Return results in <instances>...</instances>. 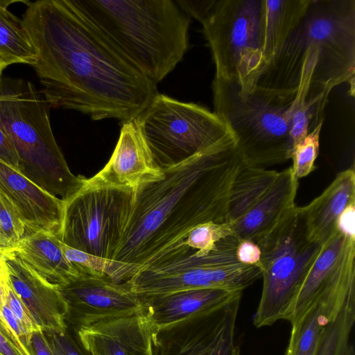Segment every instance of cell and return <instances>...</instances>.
Instances as JSON below:
<instances>
[{
  "label": "cell",
  "mask_w": 355,
  "mask_h": 355,
  "mask_svg": "<svg viewBox=\"0 0 355 355\" xmlns=\"http://www.w3.org/2000/svg\"><path fill=\"white\" fill-rule=\"evenodd\" d=\"M22 21L36 51L33 66L49 105L93 120L135 119L158 94L73 3L28 1Z\"/></svg>",
  "instance_id": "6da1fadb"
},
{
  "label": "cell",
  "mask_w": 355,
  "mask_h": 355,
  "mask_svg": "<svg viewBox=\"0 0 355 355\" xmlns=\"http://www.w3.org/2000/svg\"><path fill=\"white\" fill-rule=\"evenodd\" d=\"M243 161L230 132L190 158L162 168L136 190L134 209L114 260L151 264L180 245L195 227L227 222L230 191Z\"/></svg>",
  "instance_id": "7a4b0ae2"
},
{
  "label": "cell",
  "mask_w": 355,
  "mask_h": 355,
  "mask_svg": "<svg viewBox=\"0 0 355 355\" xmlns=\"http://www.w3.org/2000/svg\"><path fill=\"white\" fill-rule=\"evenodd\" d=\"M147 78L157 85L182 60L190 17L172 0H72Z\"/></svg>",
  "instance_id": "3957f363"
},
{
  "label": "cell",
  "mask_w": 355,
  "mask_h": 355,
  "mask_svg": "<svg viewBox=\"0 0 355 355\" xmlns=\"http://www.w3.org/2000/svg\"><path fill=\"white\" fill-rule=\"evenodd\" d=\"M49 103L29 81L0 79V127L19 157L20 172L51 195L70 200L86 178L73 175L52 132Z\"/></svg>",
  "instance_id": "277c9868"
},
{
  "label": "cell",
  "mask_w": 355,
  "mask_h": 355,
  "mask_svg": "<svg viewBox=\"0 0 355 355\" xmlns=\"http://www.w3.org/2000/svg\"><path fill=\"white\" fill-rule=\"evenodd\" d=\"M214 112L233 134L243 163L266 168L291 159L290 110L297 93L258 85L241 92L234 80L214 78Z\"/></svg>",
  "instance_id": "5b68a950"
},
{
  "label": "cell",
  "mask_w": 355,
  "mask_h": 355,
  "mask_svg": "<svg viewBox=\"0 0 355 355\" xmlns=\"http://www.w3.org/2000/svg\"><path fill=\"white\" fill-rule=\"evenodd\" d=\"M234 235L205 252L180 245L151 264L143 266L129 281L142 300L189 289L243 291L261 277L259 266L241 263Z\"/></svg>",
  "instance_id": "8992f818"
},
{
  "label": "cell",
  "mask_w": 355,
  "mask_h": 355,
  "mask_svg": "<svg viewBox=\"0 0 355 355\" xmlns=\"http://www.w3.org/2000/svg\"><path fill=\"white\" fill-rule=\"evenodd\" d=\"M261 9L262 0H202L193 15L210 48L214 78L236 81L241 92L256 85L264 66Z\"/></svg>",
  "instance_id": "52a82bcc"
},
{
  "label": "cell",
  "mask_w": 355,
  "mask_h": 355,
  "mask_svg": "<svg viewBox=\"0 0 355 355\" xmlns=\"http://www.w3.org/2000/svg\"><path fill=\"white\" fill-rule=\"evenodd\" d=\"M256 243L261 251L263 290L253 323L259 328L287 319L321 245L308 240L296 205Z\"/></svg>",
  "instance_id": "ba28073f"
},
{
  "label": "cell",
  "mask_w": 355,
  "mask_h": 355,
  "mask_svg": "<svg viewBox=\"0 0 355 355\" xmlns=\"http://www.w3.org/2000/svg\"><path fill=\"white\" fill-rule=\"evenodd\" d=\"M135 120L160 169L190 158L231 132L214 112L161 94Z\"/></svg>",
  "instance_id": "9c48e42d"
},
{
  "label": "cell",
  "mask_w": 355,
  "mask_h": 355,
  "mask_svg": "<svg viewBox=\"0 0 355 355\" xmlns=\"http://www.w3.org/2000/svg\"><path fill=\"white\" fill-rule=\"evenodd\" d=\"M136 191L93 183L88 179L64 202L58 239L91 255L113 259L132 216Z\"/></svg>",
  "instance_id": "30bf717a"
},
{
  "label": "cell",
  "mask_w": 355,
  "mask_h": 355,
  "mask_svg": "<svg viewBox=\"0 0 355 355\" xmlns=\"http://www.w3.org/2000/svg\"><path fill=\"white\" fill-rule=\"evenodd\" d=\"M355 291V239L336 228L321 244L306 270L286 319L296 325L315 302L328 322L334 320L346 298Z\"/></svg>",
  "instance_id": "8fae6325"
},
{
  "label": "cell",
  "mask_w": 355,
  "mask_h": 355,
  "mask_svg": "<svg viewBox=\"0 0 355 355\" xmlns=\"http://www.w3.org/2000/svg\"><path fill=\"white\" fill-rule=\"evenodd\" d=\"M57 286L65 304V322L73 332L100 321L137 315L146 310L144 302L133 291L129 281L119 284L104 275L79 272Z\"/></svg>",
  "instance_id": "7c38bea8"
},
{
  "label": "cell",
  "mask_w": 355,
  "mask_h": 355,
  "mask_svg": "<svg viewBox=\"0 0 355 355\" xmlns=\"http://www.w3.org/2000/svg\"><path fill=\"white\" fill-rule=\"evenodd\" d=\"M240 292L228 301L168 330L157 338L164 355H239L234 343V329Z\"/></svg>",
  "instance_id": "4fadbf2b"
},
{
  "label": "cell",
  "mask_w": 355,
  "mask_h": 355,
  "mask_svg": "<svg viewBox=\"0 0 355 355\" xmlns=\"http://www.w3.org/2000/svg\"><path fill=\"white\" fill-rule=\"evenodd\" d=\"M73 334L88 355H148L158 335L146 310L83 327Z\"/></svg>",
  "instance_id": "5bb4252c"
},
{
  "label": "cell",
  "mask_w": 355,
  "mask_h": 355,
  "mask_svg": "<svg viewBox=\"0 0 355 355\" xmlns=\"http://www.w3.org/2000/svg\"><path fill=\"white\" fill-rule=\"evenodd\" d=\"M0 191L17 209L26 234L44 231L58 237L63 221L64 202L41 189L17 168L1 159Z\"/></svg>",
  "instance_id": "9a60e30c"
},
{
  "label": "cell",
  "mask_w": 355,
  "mask_h": 355,
  "mask_svg": "<svg viewBox=\"0 0 355 355\" xmlns=\"http://www.w3.org/2000/svg\"><path fill=\"white\" fill-rule=\"evenodd\" d=\"M162 177L135 119L122 123L113 153L96 175L88 179L93 183L135 191L144 184Z\"/></svg>",
  "instance_id": "2e32d148"
},
{
  "label": "cell",
  "mask_w": 355,
  "mask_h": 355,
  "mask_svg": "<svg viewBox=\"0 0 355 355\" xmlns=\"http://www.w3.org/2000/svg\"><path fill=\"white\" fill-rule=\"evenodd\" d=\"M11 285L43 332H65V304L53 284L10 250L6 254Z\"/></svg>",
  "instance_id": "e0dca14e"
},
{
  "label": "cell",
  "mask_w": 355,
  "mask_h": 355,
  "mask_svg": "<svg viewBox=\"0 0 355 355\" xmlns=\"http://www.w3.org/2000/svg\"><path fill=\"white\" fill-rule=\"evenodd\" d=\"M297 187L291 166L279 171L275 182L259 201L239 219L229 223L233 234L240 240L257 243L295 206Z\"/></svg>",
  "instance_id": "ac0fdd59"
},
{
  "label": "cell",
  "mask_w": 355,
  "mask_h": 355,
  "mask_svg": "<svg viewBox=\"0 0 355 355\" xmlns=\"http://www.w3.org/2000/svg\"><path fill=\"white\" fill-rule=\"evenodd\" d=\"M355 202L354 168L338 173L334 180L311 202L297 207L308 240L323 243L336 230V221L344 209Z\"/></svg>",
  "instance_id": "d6986e66"
},
{
  "label": "cell",
  "mask_w": 355,
  "mask_h": 355,
  "mask_svg": "<svg viewBox=\"0 0 355 355\" xmlns=\"http://www.w3.org/2000/svg\"><path fill=\"white\" fill-rule=\"evenodd\" d=\"M243 291L184 290L143 300L157 332L168 330L228 301Z\"/></svg>",
  "instance_id": "ffe728a7"
},
{
  "label": "cell",
  "mask_w": 355,
  "mask_h": 355,
  "mask_svg": "<svg viewBox=\"0 0 355 355\" xmlns=\"http://www.w3.org/2000/svg\"><path fill=\"white\" fill-rule=\"evenodd\" d=\"M16 255L41 276L53 284H64L79 275L66 258L60 240L50 232L26 234L13 250Z\"/></svg>",
  "instance_id": "44dd1931"
},
{
  "label": "cell",
  "mask_w": 355,
  "mask_h": 355,
  "mask_svg": "<svg viewBox=\"0 0 355 355\" xmlns=\"http://www.w3.org/2000/svg\"><path fill=\"white\" fill-rule=\"evenodd\" d=\"M311 3V0H262L261 34L264 66L300 24Z\"/></svg>",
  "instance_id": "7402d4cb"
},
{
  "label": "cell",
  "mask_w": 355,
  "mask_h": 355,
  "mask_svg": "<svg viewBox=\"0 0 355 355\" xmlns=\"http://www.w3.org/2000/svg\"><path fill=\"white\" fill-rule=\"evenodd\" d=\"M279 171L241 166L233 182L227 222L232 223L250 209L275 182Z\"/></svg>",
  "instance_id": "603a6c76"
},
{
  "label": "cell",
  "mask_w": 355,
  "mask_h": 355,
  "mask_svg": "<svg viewBox=\"0 0 355 355\" xmlns=\"http://www.w3.org/2000/svg\"><path fill=\"white\" fill-rule=\"evenodd\" d=\"M15 1H0V58L9 66L36 62V51L22 19L8 6Z\"/></svg>",
  "instance_id": "cb8c5ba5"
},
{
  "label": "cell",
  "mask_w": 355,
  "mask_h": 355,
  "mask_svg": "<svg viewBox=\"0 0 355 355\" xmlns=\"http://www.w3.org/2000/svg\"><path fill=\"white\" fill-rule=\"evenodd\" d=\"M355 321V291L346 298L336 317L321 330L313 355H354L349 335Z\"/></svg>",
  "instance_id": "d4e9b609"
},
{
  "label": "cell",
  "mask_w": 355,
  "mask_h": 355,
  "mask_svg": "<svg viewBox=\"0 0 355 355\" xmlns=\"http://www.w3.org/2000/svg\"><path fill=\"white\" fill-rule=\"evenodd\" d=\"M60 248L66 258L79 272L104 275L119 284L130 281L143 266L91 255L73 249L61 241Z\"/></svg>",
  "instance_id": "484cf974"
},
{
  "label": "cell",
  "mask_w": 355,
  "mask_h": 355,
  "mask_svg": "<svg viewBox=\"0 0 355 355\" xmlns=\"http://www.w3.org/2000/svg\"><path fill=\"white\" fill-rule=\"evenodd\" d=\"M327 324L318 302L314 303L301 320L292 327L285 355H313L322 327Z\"/></svg>",
  "instance_id": "4316f807"
},
{
  "label": "cell",
  "mask_w": 355,
  "mask_h": 355,
  "mask_svg": "<svg viewBox=\"0 0 355 355\" xmlns=\"http://www.w3.org/2000/svg\"><path fill=\"white\" fill-rule=\"evenodd\" d=\"M322 124L309 132L293 149L291 159L295 178L299 180L315 169V162L319 153L320 135Z\"/></svg>",
  "instance_id": "83f0119b"
},
{
  "label": "cell",
  "mask_w": 355,
  "mask_h": 355,
  "mask_svg": "<svg viewBox=\"0 0 355 355\" xmlns=\"http://www.w3.org/2000/svg\"><path fill=\"white\" fill-rule=\"evenodd\" d=\"M230 235L234 234L229 223H206L193 228L178 246L184 245L191 250L205 252L211 250L219 241Z\"/></svg>",
  "instance_id": "f1b7e54d"
},
{
  "label": "cell",
  "mask_w": 355,
  "mask_h": 355,
  "mask_svg": "<svg viewBox=\"0 0 355 355\" xmlns=\"http://www.w3.org/2000/svg\"><path fill=\"white\" fill-rule=\"evenodd\" d=\"M25 234V226L17 209L0 191V236L15 248Z\"/></svg>",
  "instance_id": "f546056e"
},
{
  "label": "cell",
  "mask_w": 355,
  "mask_h": 355,
  "mask_svg": "<svg viewBox=\"0 0 355 355\" xmlns=\"http://www.w3.org/2000/svg\"><path fill=\"white\" fill-rule=\"evenodd\" d=\"M55 355H88L69 329L62 333L44 332Z\"/></svg>",
  "instance_id": "4dcf8cb0"
},
{
  "label": "cell",
  "mask_w": 355,
  "mask_h": 355,
  "mask_svg": "<svg viewBox=\"0 0 355 355\" xmlns=\"http://www.w3.org/2000/svg\"><path fill=\"white\" fill-rule=\"evenodd\" d=\"M7 304L17 318L24 332L31 339L34 332L41 330L16 294L11 284L8 291Z\"/></svg>",
  "instance_id": "1f68e13d"
},
{
  "label": "cell",
  "mask_w": 355,
  "mask_h": 355,
  "mask_svg": "<svg viewBox=\"0 0 355 355\" xmlns=\"http://www.w3.org/2000/svg\"><path fill=\"white\" fill-rule=\"evenodd\" d=\"M0 355H34L1 318Z\"/></svg>",
  "instance_id": "d6a6232c"
},
{
  "label": "cell",
  "mask_w": 355,
  "mask_h": 355,
  "mask_svg": "<svg viewBox=\"0 0 355 355\" xmlns=\"http://www.w3.org/2000/svg\"><path fill=\"white\" fill-rule=\"evenodd\" d=\"M236 255L241 263L260 268L261 251L259 246L254 241L239 239L236 250Z\"/></svg>",
  "instance_id": "836d02e7"
},
{
  "label": "cell",
  "mask_w": 355,
  "mask_h": 355,
  "mask_svg": "<svg viewBox=\"0 0 355 355\" xmlns=\"http://www.w3.org/2000/svg\"><path fill=\"white\" fill-rule=\"evenodd\" d=\"M336 228L343 234L355 239V202L350 203L340 214Z\"/></svg>",
  "instance_id": "e575fe53"
},
{
  "label": "cell",
  "mask_w": 355,
  "mask_h": 355,
  "mask_svg": "<svg viewBox=\"0 0 355 355\" xmlns=\"http://www.w3.org/2000/svg\"><path fill=\"white\" fill-rule=\"evenodd\" d=\"M0 159L15 168H19V157L14 146L0 127Z\"/></svg>",
  "instance_id": "d590c367"
},
{
  "label": "cell",
  "mask_w": 355,
  "mask_h": 355,
  "mask_svg": "<svg viewBox=\"0 0 355 355\" xmlns=\"http://www.w3.org/2000/svg\"><path fill=\"white\" fill-rule=\"evenodd\" d=\"M10 284L11 282L6 254H0V318L1 319H3L1 311L3 306L7 304L8 294Z\"/></svg>",
  "instance_id": "8d00e7d4"
},
{
  "label": "cell",
  "mask_w": 355,
  "mask_h": 355,
  "mask_svg": "<svg viewBox=\"0 0 355 355\" xmlns=\"http://www.w3.org/2000/svg\"><path fill=\"white\" fill-rule=\"evenodd\" d=\"M31 347L34 355H55L42 330L33 334Z\"/></svg>",
  "instance_id": "74e56055"
},
{
  "label": "cell",
  "mask_w": 355,
  "mask_h": 355,
  "mask_svg": "<svg viewBox=\"0 0 355 355\" xmlns=\"http://www.w3.org/2000/svg\"><path fill=\"white\" fill-rule=\"evenodd\" d=\"M14 249V247L6 243L0 236V254H6L8 252Z\"/></svg>",
  "instance_id": "f35d334b"
},
{
  "label": "cell",
  "mask_w": 355,
  "mask_h": 355,
  "mask_svg": "<svg viewBox=\"0 0 355 355\" xmlns=\"http://www.w3.org/2000/svg\"><path fill=\"white\" fill-rule=\"evenodd\" d=\"M8 65L0 58V79L2 77V73L3 70L8 67Z\"/></svg>",
  "instance_id": "ab89813d"
},
{
  "label": "cell",
  "mask_w": 355,
  "mask_h": 355,
  "mask_svg": "<svg viewBox=\"0 0 355 355\" xmlns=\"http://www.w3.org/2000/svg\"><path fill=\"white\" fill-rule=\"evenodd\" d=\"M148 355H154V354H153V353H150V354H148Z\"/></svg>",
  "instance_id": "60d3db41"
}]
</instances>
